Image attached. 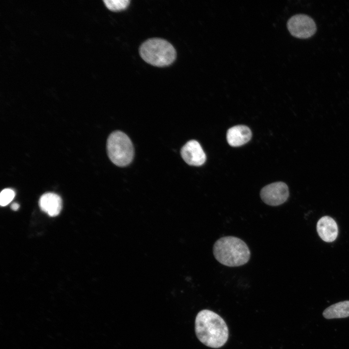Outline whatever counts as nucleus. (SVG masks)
<instances>
[{
    "label": "nucleus",
    "instance_id": "4468645a",
    "mask_svg": "<svg viewBox=\"0 0 349 349\" xmlns=\"http://www.w3.org/2000/svg\"><path fill=\"white\" fill-rule=\"evenodd\" d=\"M19 207V205L16 203H14L12 204L11 207L14 210H17Z\"/></svg>",
    "mask_w": 349,
    "mask_h": 349
},
{
    "label": "nucleus",
    "instance_id": "39448f33",
    "mask_svg": "<svg viewBox=\"0 0 349 349\" xmlns=\"http://www.w3.org/2000/svg\"><path fill=\"white\" fill-rule=\"evenodd\" d=\"M287 27L290 33L299 38H307L313 35L316 31V25L310 16L297 14L291 16L287 21Z\"/></svg>",
    "mask_w": 349,
    "mask_h": 349
},
{
    "label": "nucleus",
    "instance_id": "f03ea898",
    "mask_svg": "<svg viewBox=\"0 0 349 349\" xmlns=\"http://www.w3.org/2000/svg\"><path fill=\"white\" fill-rule=\"evenodd\" d=\"M213 254L220 263L229 267L244 265L251 257L247 244L234 236L223 237L217 240L213 245Z\"/></svg>",
    "mask_w": 349,
    "mask_h": 349
},
{
    "label": "nucleus",
    "instance_id": "9b49d317",
    "mask_svg": "<svg viewBox=\"0 0 349 349\" xmlns=\"http://www.w3.org/2000/svg\"><path fill=\"white\" fill-rule=\"evenodd\" d=\"M322 315L326 319L349 317V301H340L330 305L324 310Z\"/></svg>",
    "mask_w": 349,
    "mask_h": 349
},
{
    "label": "nucleus",
    "instance_id": "f8f14e48",
    "mask_svg": "<svg viewBox=\"0 0 349 349\" xmlns=\"http://www.w3.org/2000/svg\"><path fill=\"white\" fill-rule=\"evenodd\" d=\"M106 7L113 11H119L126 9L129 5V0H104Z\"/></svg>",
    "mask_w": 349,
    "mask_h": 349
},
{
    "label": "nucleus",
    "instance_id": "7ed1b4c3",
    "mask_svg": "<svg viewBox=\"0 0 349 349\" xmlns=\"http://www.w3.org/2000/svg\"><path fill=\"white\" fill-rule=\"evenodd\" d=\"M139 53L145 62L158 67L170 65L176 58V52L172 44L160 38L145 40L140 46Z\"/></svg>",
    "mask_w": 349,
    "mask_h": 349
},
{
    "label": "nucleus",
    "instance_id": "0eeeda50",
    "mask_svg": "<svg viewBox=\"0 0 349 349\" xmlns=\"http://www.w3.org/2000/svg\"><path fill=\"white\" fill-rule=\"evenodd\" d=\"M181 155L184 160L192 166H201L206 160V155L200 144L196 140L188 142L181 149Z\"/></svg>",
    "mask_w": 349,
    "mask_h": 349
},
{
    "label": "nucleus",
    "instance_id": "20e7f679",
    "mask_svg": "<svg viewBox=\"0 0 349 349\" xmlns=\"http://www.w3.org/2000/svg\"><path fill=\"white\" fill-rule=\"evenodd\" d=\"M107 151L111 162L120 167L129 164L134 157V148L130 139L120 131H115L109 135Z\"/></svg>",
    "mask_w": 349,
    "mask_h": 349
},
{
    "label": "nucleus",
    "instance_id": "ddd939ff",
    "mask_svg": "<svg viewBox=\"0 0 349 349\" xmlns=\"http://www.w3.org/2000/svg\"><path fill=\"white\" fill-rule=\"evenodd\" d=\"M15 196V191L11 189H3L0 194V204L1 206H5L9 204Z\"/></svg>",
    "mask_w": 349,
    "mask_h": 349
},
{
    "label": "nucleus",
    "instance_id": "9d476101",
    "mask_svg": "<svg viewBox=\"0 0 349 349\" xmlns=\"http://www.w3.org/2000/svg\"><path fill=\"white\" fill-rule=\"evenodd\" d=\"M41 209L49 216L54 217L58 215L62 209V201L58 194L48 192L43 194L39 201Z\"/></svg>",
    "mask_w": 349,
    "mask_h": 349
},
{
    "label": "nucleus",
    "instance_id": "423d86ee",
    "mask_svg": "<svg viewBox=\"0 0 349 349\" xmlns=\"http://www.w3.org/2000/svg\"><path fill=\"white\" fill-rule=\"evenodd\" d=\"M287 185L283 182H277L263 187L260 192L263 202L270 206H278L284 203L289 197Z\"/></svg>",
    "mask_w": 349,
    "mask_h": 349
},
{
    "label": "nucleus",
    "instance_id": "1a4fd4ad",
    "mask_svg": "<svg viewBox=\"0 0 349 349\" xmlns=\"http://www.w3.org/2000/svg\"><path fill=\"white\" fill-rule=\"evenodd\" d=\"M252 137L250 129L246 126L238 125L230 128L226 133L228 144L234 147L242 145L248 142Z\"/></svg>",
    "mask_w": 349,
    "mask_h": 349
},
{
    "label": "nucleus",
    "instance_id": "6e6552de",
    "mask_svg": "<svg viewBox=\"0 0 349 349\" xmlns=\"http://www.w3.org/2000/svg\"><path fill=\"white\" fill-rule=\"evenodd\" d=\"M317 230L319 236L324 241L331 242L338 235V226L335 221L329 216H323L317 222Z\"/></svg>",
    "mask_w": 349,
    "mask_h": 349
},
{
    "label": "nucleus",
    "instance_id": "f257e3e1",
    "mask_svg": "<svg viewBox=\"0 0 349 349\" xmlns=\"http://www.w3.org/2000/svg\"><path fill=\"white\" fill-rule=\"evenodd\" d=\"M195 331L201 342L214 349L222 347L229 336L228 328L223 319L207 309L198 313L195 320Z\"/></svg>",
    "mask_w": 349,
    "mask_h": 349
}]
</instances>
